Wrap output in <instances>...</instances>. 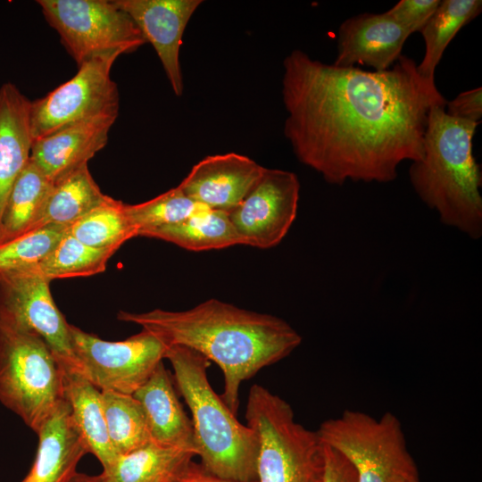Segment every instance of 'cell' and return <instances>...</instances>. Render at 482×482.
I'll return each instance as SVG.
<instances>
[{"label": "cell", "instance_id": "cell-16", "mask_svg": "<svg viewBox=\"0 0 482 482\" xmlns=\"http://www.w3.org/2000/svg\"><path fill=\"white\" fill-rule=\"evenodd\" d=\"M117 118L104 117L77 123L35 140L30 159L55 184L87 164L105 146Z\"/></svg>", "mask_w": 482, "mask_h": 482}, {"label": "cell", "instance_id": "cell-26", "mask_svg": "<svg viewBox=\"0 0 482 482\" xmlns=\"http://www.w3.org/2000/svg\"><path fill=\"white\" fill-rule=\"evenodd\" d=\"M68 233L82 244L98 249L118 250L137 236L125 212V204L111 196L68 227Z\"/></svg>", "mask_w": 482, "mask_h": 482}, {"label": "cell", "instance_id": "cell-28", "mask_svg": "<svg viewBox=\"0 0 482 482\" xmlns=\"http://www.w3.org/2000/svg\"><path fill=\"white\" fill-rule=\"evenodd\" d=\"M116 251L113 248L98 249L87 246L67 231L52 252L35 267L50 281L88 277L104 272L108 260Z\"/></svg>", "mask_w": 482, "mask_h": 482}, {"label": "cell", "instance_id": "cell-34", "mask_svg": "<svg viewBox=\"0 0 482 482\" xmlns=\"http://www.w3.org/2000/svg\"><path fill=\"white\" fill-rule=\"evenodd\" d=\"M176 482H238L219 478L203 468L201 464L194 461L190 463L186 471ZM258 482V481H253Z\"/></svg>", "mask_w": 482, "mask_h": 482}, {"label": "cell", "instance_id": "cell-6", "mask_svg": "<svg viewBox=\"0 0 482 482\" xmlns=\"http://www.w3.org/2000/svg\"><path fill=\"white\" fill-rule=\"evenodd\" d=\"M63 400L62 370L48 345L0 320V402L37 433Z\"/></svg>", "mask_w": 482, "mask_h": 482}, {"label": "cell", "instance_id": "cell-21", "mask_svg": "<svg viewBox=\"0 0 482 482\" xmlns=\"http://www.w3.org/2000/svg\"><path fill=\"white\" fill-rule=\"evenodd\" d=\"M195 454L151 441L118 456L100 474L105 482H176Z\"/></svg>", "mask_w": 482, "mask_h": 482}, {"label": "cell", "instance_id": "cell-4", "mask_svg": "<svg viewBox=\"0 0 482 482\" xmlns=\"http://www.w3.org/2000/svg\"><path fill=\"white\" fill-rule=\"evenodd\" d=\"M164 359L171 364L173 380L191 411L196 455L203 468L224 479L257 481L258 437L212 387L207 375L210 361L178 345L168 346Z\"/></svg>", "mask_w": 482, "mask_h": 482}, {"label": "cell", "instance_id": "cell-20", "mask_svg": "<svg viewBox=\"0 0 482 482\" xmlns=\"http://www.w3.org/2000/svg\"><path fill=\"white\" fill-rule=\"evenodd\" d=\"M61 368L64 399L70 406L72 422L88 453L97 458L105 470L117 455L107 432L102 391L76 369Z\"/></svg>", "mask_w": 482, "mask_h": 482}, {"label": "cell", "instance_id": "cell-25", "mask_svg": "<svg viewBox=\"0 0 482 482\" xmlns=\"http://www.w3.org/2000/svg\"><path fill=\"white\" fill-rule=\"evenodd\" d=\"M481 10V0H440L436 11L420 31L425 42L423 59L417 64L421 77L435 80L436 66L448 44Z\"/></svg>", "mask_w": 482, "mask_h": 482}, {"label": "cell", "instance_id": "cell-29", "mask_svg": "<svg viewBox=\"0 0 482 482\" xmlns=\"http://www.w3.org/2000/svg\"><path fill=\"white\" fill-rule=\"evenodd\" d=\"M208 207L189 198L177 186L137 204H125V212L137 236L145 230L179 223Z\"/></svg>", "mask_w": 482, "mask_h": 482}, {"label": "cell", "instance_id": "cell-35", "mask_svg": "<svg viewBox=\"0 0 482 482\" xmlns=\"http://www.w3.org/2000/svg\"><path fill=\"white\" fill-rule=\"evenodd\" d=\"M71 482H105L101 474L92 476L78 472Z\"/></svg>", "mask_w": 482, "mask_h": 482}, {"label": "cell", "instance_id": "cell-22", "mask_svg": "<svg viewBox=\"0 0 482 482\" xmlns=\"http://www.w3.org/2000/svg\"><path fill=\"white\" fill-rule=\"evenodd\" d=\"M107 198L85 164L53 184L32 229L46 225L69 227Z\"/></svg>", "mask_w": 482, "mask_h": 482}, {"label": "cell", "instance_id": "cell-2", "mask_svg": "<svg viewBox=\"0 0 482 482\" xmlns=\"http://www.w3.org/2000/svg\"><path fill=\"white\" fill-rule=\"evenodd\" d=\"M117 319L139 325L168 346L191 348L215 362L224 377L220 397L234 414L241 384L302 343L300 334L283 319L214 298L185 311H120Z\"/></svg>", "mask_w": 482, "mask_h": 482}, {"label": "cell", "instance_id": "cell-10", "mask_svg": "<svg viewBox=\"0 0 482 482\" xmlns=\"http://www.w3.org/2000/svg\"><path fill=\"white\" fill-rule=\"evenodd\" d=\"M119 56L112 54L87 61L70 80L31 102L34 141L77 123L118 117L119 90L111 70Z\"/></svg>", "mask_w": 482, "mask_h": 482}, {"label": "cell", "instance_id": "cell-7", "mask_svg": "<svg viewBox=\"0 0 482 482\" xmlns=\"http://www.w3.org/2000/svg\"><path fill=\"white\" fill-rule=\"evenodd\" d=\"M321 442L342 454L360 482H393L419 478L400 420L392 412L379 419L353 410L323 421L316 430Z\"/></svg>", "mask_w": 482, "mask_h": 482}, {"label": "cell", "instance_id": "cell-13", "mask_svg": "<svg viewBox=\"0 0 482 482\" xmlns=\"http://www.w3.org/2000/svg\"><path fill=\"white\" fill-rule=\"evenodd\" d=\"M154 46L174 94L184 90L179 50L186 27L201 0H114Z\"/></svg>", "mask_w": 482, "mask_h": 482}, {"label": "cell", "instance_id": "cell-23", "mask_svg": "<svg viewBox=\"0 0 482 482\" xmlns=\"http://www.w3.org/2000/svg\"><path fill=\"white\" fill-rule=\"evenodd\" d=\"M52 187L53 184L30 159L7 197L0 218V245L32 229Z\"/></svg>", "mask_w": 482, "mask_h": 482}, {"label": "cell", "instance_id": "cell-18", "mask_svg": "<svg viewBox=\"0 0 482 482\" xmlns=\"http://www.w3.org/2000/svg\"><path fill=\"white\" fill-rule=\"evenodd\" d=\"M132 395L143 408L152 441L188 450L196 456L192 420L185 412L172 377L162 362Z\"/></svg>", "mask_w": 482, "mask_h": 482}, {"label": "cell", "instance_id": "cell-14", "mask_svg": "<svg viewBox=\"0 0 482 482\" xmlns=\"http://www.w3.org/2000/svg\"><path fill=\"white\" fill-rule=\"evenodd\" d=\"M409 31L382 13H361L344 21L338 29L335 66L365 65L374 71L390 69L402 55Z\"/></svg>", "mask_w": 482, "mask_h": 482}, {"label": "cell", "instance_id": "cell-17", "mask_svg": "<svg viewBox=\"0 0 482 482\" xmlns=\"http://www.w3.org/2000/svg\"><path fill=\"white\" fill-rule=\"evenodd\" d=\"M35 461L21 482H71L87 448L79 436L65 399L36 433Z\"/></svg>", "mask_w": 482, "mask_h": 482}, {"label": "cell", "instance_id": "cell-36", "mask_svg": "<svg viewBox=\"0 0 482 482\" xmlns=\"http://www.w3.org/2000/svg\"><path fill=\"white\" fill-rule=\"evenodd\" d=\"M393 482H420L419 478H400Z\"/></svg>", "mask_w": 482, "mask_h": 482}, {"label": "cell", "instance_id": "cell-11", "mask_svg": "<svg viewBox=\"0 0 482 482\" xmlns=\"http://www.w3.org/2000/svg\"><path fill=\"white\" fill-rule=\"evenodd\" d=\"M50 280L34 266L0 272V320L40 337L61 366L78 370L69 323L57 308Z\"/></svg>", "mask_w": 482, "mask_h": 482}, {"label": "cell", "instance_id": "cell-15", "mask_svg": "<svg viewBox=\"0 0 482 482\" xmlns=\"http://www.w3.org/2000/svg\"><path fill=\"white\" fill-rule=\"evenodd\" d=\"M264 169L236 153L209 155L192 167L179 187L195 202L227 212L243 200Z\"/></svg>", "mask_w": 482, "mask_h": 482}, {"label": "cell", "instance_id": "cell-5", "mask_svg": "<svg viewBox=\"0 0 482 482\" xmlns=\"http://www.w3.org/2000/svg\"><path fill=\"white\" fill-rule=\"evenodd\" d=\"M245 416L259 440L258 482H320L323 443L317 431L295 421L285 399L254 384L247 395Z\"/></svg>", "mask_w": 482, "mask_h": 482}, {"label": "cell", "instance_id": "cell-3", "mask_svg": "<svg viewBox=\"0 0 482 482\" xmlns=\"http://www.w3.org/2000/svg\"><path fill=\"white\" fill-rule=\"evenodd\" d=\"M435 105L424 134L422 159L412 162L413 190L440 220L472 239L482 235V176L473 155L478 123L458 120Z\"/></svg>", "mask_w": 482, "mask_h": 482}, {"label": "cell", "instance_id": "cell-33", "mask_svg": "<svg viewBox=\"0 0 482 482\" xmlns=\"http://www.w3.org/2000/svg\"><path fill=\"white\" fill-rule=\"evenodd\" d=\"M324 465L320 482H360L353 465L338 452L323 444Z\"/></svg>", "mask_w": 482, "mask_h": 482}, {"label": "cell", "instance_id": "cell-19", "mask_svg": "<svg viewBox=\"0 0 482 482\" xmlns=\"http://www.w3.org/2000/svg\"><path fill=\"white\" fill-rule=\"evenodd\" d=\"M31 102L12 83L0 87V218L15 180L30 160Z\"/></svg>", "mask_w": 482, "mask_h": 482}, {"label": "cell", "instance_id": "cell-12", "mask_svg": "<svg viewBox=\"0 0 482 482\" xmlns=\"http://www.w3.org/2000/svg\"><path fill=\"white\" fill-rule=\"evenodd\" d=\"M300 182L294 172L265 168L243 200L227 212L240 245H278L295 220Z\"/></svg>", "mask_w": 482, "mask_h": 482}, {"label": "cell", "instance_id": "cell-24", "mask_svg": "<svg viewBox=\"0 0 482 482\" xmlns=\"http://www.w3.org/2000/svg\"><path fill=\"white\" fill-rule=\"evenodd\" d=\"M138 236L161 239L195 252L240 245L228 213L212 209L179 223L143 231Z\"/></svg>", "mask_w": 482, "mask_h": 482}, {"label": "cell", "instance_id": "cell-9", "mask_svg": "<svg viewBox=\"0 0 482 482\" xmlns=\"http://www.w3.org/2000/svg\"><path fill=\"white\" fill-rule=\"evenodd\" d=\"M78 370L101 391L133 395L162 362L168 345L143 329L122 341H106L69 324Z\"/></svg>", "mask_w": 482, "mask_h": 482}, {"label": "cell", "instance_id": "cell-30", "mask_svg": "<svg viewBox=\"0 0 482 482\" xmlns=\"http://www.w3.org/2000/svg\"><path fill=\"white\" fill-rule=\"evenodd\" d=\"M68 227L46 225L0 245V272L42 262L67 232Z\"/></svg>", "mask_w": 482, "mask_h": 482}, {"label": "cell", "instance_id": "cell-8", "mask_svg": "<svg viewBox=\"0 0 482 482\" xmlns=\"http://www.w3.org/2000/svg\"><path fill=\"white\" fill-rule=\"evenodd\" d=\"M37 4L79 67L99 56L132 53L146 43L114 0H39Z\"/></svg>", "mask_w": 482, "mask_h": 482}, {"label": "cell", "instance_id": "cell-1", "mask_svg": "<svg viewBox=\"0 0 482 482\" xmlns=\"http://www.w3.org/2000/svg\"><path fill=\"white\" fill-rule=\"evenodd\" d=\"M284 135L326 182L388 183L424 154L428 115L445 105L435 80L401 55L386 71L342 68L293 50L283 61Z\"/></svg>", "mask_w": 482, "mask_h": 482}, {"label": "cell", "instance_id": "cell-31", "mask_svg": "<svg viewBox=\"0 0 482 482\" xmlns=\"http://www.w3.org/2000/svg\"><path fill=\"white\" fill-rule=\"evenodd\" d=\"M439 3L440 0H401L386 12L411 35L421 30Z\"/></svg>", "mask_w": 482, "mask_h": 482}, {"label": "cell", "instance_id": "cell-32", "mask_svg": "<svg viewBox=\"0 0 482 482\" xmlns=\"http://www.w3.org/2000/svg\"><path fill=\"white\" fill-rule=\"evenodd\" d=\"M445 110L453 118L479 124L482 119V88L460 93L446 102Z\"/></svg>", "mask_w": 482, "mask_h": 482}, {"label": "cell", "instance_id": "cell-27", "mask_svg": "<svg viewBox=\"0 0 482 482\" xmlns=\"http://www.w3.org/2000/svg\"><path fill=\"white\" fill-rule=\"evenodd\" d=\"M102 400L109 439L117 457L152 441L143 408L132 395L102 391Z\"/></svg>", "mask_w": 482, "mask_h": 482}]
</instances>
